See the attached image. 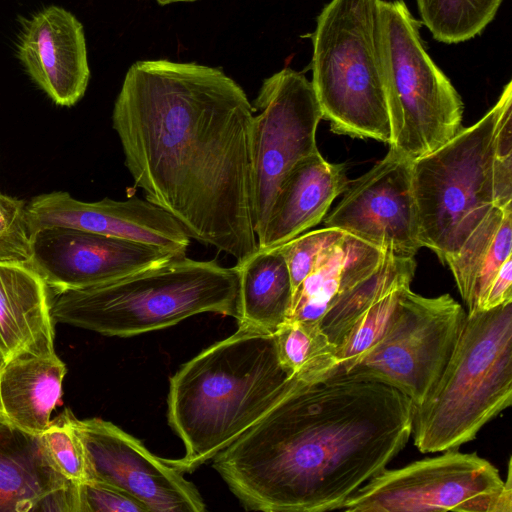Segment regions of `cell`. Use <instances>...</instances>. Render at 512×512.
Wrapping results in <instances>:
<instances>
[{"instance_id":"1","label":"cell","mask_w":512,"mask_h":512,"mask_svg":"<svg viewBox=\"0 0 512 512\" xmlns=\"http://www.w3.org/2000/svg\"><path fill=\"white\" fill-rule=\"evenodd\" d=\"M254 111L221 69L161 59L129 67L112 113L145 199L236 264L258 250L250 200Z\"/></svg>"},{"instance_id":"2","label":"cell","mask_w":512,"mask_h":512,"mask_svg":"<svg viewBox=\"0 0 512 512\" xmlns=\"http://www.w3.org/2000/svg\"><path fill=\"white\" fill-rule=\"evenodd\" d=\"M413 408L376 381H301L220 451L213 467L248 509L340 510L406 446Z\"/></svg>"},{"instance_id":"3","label":"cell","mask_w":512,"mask_h":512,"mask_svg":"<svg viewBox=\"0 0 512 512\" xmlns=\"http://www.w3.org/2000/svg\"><path fill=\"white\" fill-rule=\"evenodd\" d=\"M301 381L307 380L291 376L280 364L274 334L238 328L170 377L167 417L185 454L165 460L181 472L194 471L235 442Z\"/></svg>"},{"instance_id":"4","label":"cell","mask_w":512,"mask_h":512,"mask_svg":"<svg viewBox=\"0 0 512 512\" xmlns=\"http://www.w3.org/2000/svg\"><path fill=\"white\" fill-rule=\"evenodd\" d=\"M238 310L236 269L186 255L99 285L55 292L50 307L54 323L118 337L165 329L206 312L237 319Z\"/></svg>"},{"instance_id":"5","label":"cell","mask_w":512,"mask_h":512,"mask_svg":"<svg viewBox=\"0 0 512 512\" xmlns=\"http://www.w3.org/2000/svg\"><path fill=\"white\" fill-rule=\"evenodd\" d=\"M512 402V302L466 315L438 381L413 408L414 445L422 453L474 440Z\"/></svg>"},{"instance_id":"6","label":"cell","mask_w":512,"mask_h":512,"mask_svg":"<svg viewBox=\"0 0 512 512\" xmlns=\"http://www.w3.org/2000/svg\"><path fill=\"white\" fill-rule=\"evenodd\" d=\"M512 82L475 124L412 162L419 240L445 263L494 206L512 205L496 171L497 128Z\"/></svg>"},{"instance_id":"7","label":"cell","mask_w":512,"mask_h":512,"mask_svg":"<svg viewBox=\"0 0 512 512\" xmlns=\"http://www.w3.org/2000/svg\"><path fill=\"white\" fill-rule=\"evenodd\" d=\"M379 0H331L312 35V87L336 134L390 143L378 49Z\"/></svg>"},{"instance_id":"8","label":"cell","mask_w":512,"mask_h":512,"mask_svg":"<svg viewBox=\"0 0 512 512\" xmlns=\"http://www.w3.org/2000/svg\"><path fill=\"white\" fill-rule=\"evenodd\" d=\"M420 26L403 0H379L377 49L391 126L389 145L411 162L463 128L461 97L427 53Z\"/></svg>"},{"instance_id":"9","label":"cell","mask_w":512,"mask_h":512,"mask_svg":"<svg viewBox=\"0 0 512 512\" xmlns=\"http://www.w3.org/2000/svg\"><path fill=\"white\" fill-rule=\"evenodd\" d=\"M397 469L385 468L358 488L346 512H512L511 458L507 477L477 453L458 448Z\"/></svg>"},{"instance_id":"10","label":"cell","mask_w":512,"mask_h":512,"mask_svg":"<svg viewBox=\"0 0 512 512\" xmlns=\"http://www.w3.org/2000/svg\"><path fill=\"white\" fill-rule=\"evenodd\" d=\"M466 315L449 294L424 297L403 286L381 338L343 375L386 384L418 406L444 370Z\"/></svg>"},{"instance_id":"11","label":"cell","mask_w":512,"mask_h":512,"mask_svg":"<svg viewBox=\"0 0 512 512\" xmlns=\"http://www.w3.org/2000/svg\"><path fill=\"white\" fill-rule=\"evenodd\" d=\"M253 104L259 114L253 116L250 132V200L258 238L283 177L318 151L322 113L311 82L290 68L266 78Z\"/></svg>"},{"instance_id":"12","label":"cell","mask_w":512,"mask_h":512,"mask_svg":"<svg viewBox=\"0 0 512 512\" xmlns=\"http://www.w3.org/2000/svg\"><path fill=\"white\" fill-rule=\"evenodd\" d=\"M90 480L129 493L150 512H202L205 503L195 485L164 458L152 454L140 440L100 418L79 420Z\"/></svg>"},{"instance_id":"13","label":"cell","mask_w":512,"mask_h":512,"mask_svg":"<svg viewBox=\"0 0 512 512\" xmlns=\"http://www.w3.org/2000/svg\"><path fill=\"white\" fill-rule=\"evenodd\" d=\"M383 251L415 257L422 247L412 188V162L394 151L349 183L325 220Z\"/></svg>"},{"instance_id":"14","label":"cell","mask_w":512,"mask_h":512,"mask_svg":"<svg viewBox=\"0 0 512 512\" xmlns=\"http://www.w3.org/2000/svg\"><path fill=\"white\" fill-rule=\"evenodd\" d=\"M31 243L29 265L55 292L99 285L181 256L152 245L61 226L40 229Z\"/></svg>"},{"instance_id":"15","label":"cell","mask_w":512,"mask_h":512,"mask_svg":"<svg viewBox=\"0 0 512 512\" xmlns=\"http://www.w3.org/2000/svg\"><path fill=\"white\" fill-rule=\"evenodd\" d=\"M26 217L31 238L40 229L61 226L152 245L175 255H186L190 244L173 216L136 197L84 202L67 192H51L26 203Z\"/></svg>"},{"instance_id":"16","label":"cell","mask_w":512,"mask_h":512,"mask_svg":"<svg viewBox=\"0 0 512 512\" xmlns=\"http://www.w3.org/2000/svg\"><path fill=\"white\" fill-rule=\"evenodd\" d=\"M22 26L17 53L27 73L55 104L73 106L90 79L82 24L64 8L49 6Z\"/></svg>"},{"instance_id":"17","label":"cell","mask_w":512,"mask_h":512,"mask_svg":"<svg viewBox=\"0 0 512 512\" xmlns=\"http://www.w3.org/2000/svg\"><path fill=\"white\" fill-rule=\"evenodd\" d=\"M349 183L345 166L326 161L319 150L299 160L278 187L258 249L279 247L316 226Z\"/></svg>"},{"instance_id":"18","label":"cell","mask_w":512,"mask_h":512,"mask_svg":"<svg viewBox=\"0 0 512 512\" xmlns=\"http://www.w3.org/2000/svg\"><path fill=\"white\" fill-rule=\"evenodd\" d=\"M66 366L54 341L27 349L0 365V423L40 435L62 396Z\"/></svg>"},{"instance_id":"19","label":"cell","mask_w":512,"mask_h":512,"mask_svg":"<svg viewBox=\"0 0 512 512\" xmlns=\"http://www.w3.org/2000/svg\"><path fill=\"white\" fill-rule=\"evenodd\" d=\"M48 289L29 264L0 263V355L3 360L54 341Z\"/></svg>"},{"instance_id":"20","label":"cell","mask_w":512,"mask_h":512,"mask_svg":"<svg viewBox=\"0 0 512 512\" xmlns=\"http://www.w3.org/2000/svg\"><path fill=\"white\" fill-rule=\"evenodd\" d=\"M69 484L52 468L40 435L0 423V512L44 511Z\"/></svg>"},{"instance_id":"21","label":"cell","mask_w":512,"mask_h":512,"mask_svg":"<svg viewBox=\"0 0 512 512\" xmlns=\"http://www.w3.org/2000/svg\"><path fill=\"white\" fill-rule=\"evenodd\" d=\"M234 268L239 279L238 328L274 334L287 321L293 297L279 247L258 249Z\"/></svg>"},{"instance_id":"22","label":"cell","mask_w":512,"mask_h":512,"mask_svg":"<svg viewBox=\"0 0 512 512\" xmlns=\"http://www.w3.org/2000/svg\"><path fill=\"white\" fill-rule=\"evenodd\" d=\"M512 257V205L494 206L445 262L455 279L468 314L480 310L492 278Z\"/></svg>"},{"instance_id":"23","label":"cell","mask_w":512,"mask_h":512,"mask_svg":"<svg viewBox=\"0 0 512 512\" xmlns=\"http://www.w3.org/2000/svg\"><path fill=\"white\" fill-rule=\"evenodd\" d=\"M386 251L346 234L297 287L287 320L319 322L334 299L372 272Z\"/></svg>"},{"instance_id":"24","label":"cell","mask_w":512,"mask_h":512,"mask_svg":"<svg viewBox=\"0 0 512 512\" xmlns=\"http://www.w3.org/2000/svg\"><path fill=\"white\" fill-rule=\"evenodd\" d=\"M415 269V257H402L386 251L382 262L372 272L339 294L319 321L335 347L370 305L402 286H410Z\"/></svg>"},{"instance_id":"25","label":"cell","mask_w":512,"mask_h":512,"mask_svg":"<svg viewBox=\"0 0 512 512\" xmlns=\"http://www.w3.org/2000/svg\"><path fill=\"white\" fill-rule=\"evenodd\" d=\"M274 339L279 362L291 376L318 383L336 374V347L319 322L289 319Z\"/></svg>"},{"instance_id":"26","label":"cell","mask_w":512,"mask_h":512,"mask_svg":"<svg viewBox=\"0 0 512 512\" xmlns=\"http://www.w3.org/2000/svg\"><path fill=\"white\" fill-rule=\"evenodd\" d=\"M503 0H416L424 25L439 42H464L494 19Z\"/></svg>"},{"instance_id":"27","label":"cell","mask_w":512,"mask_h":512,"mask_svg":"<svg viewBox=\"0 0 512 512\" xmlns=\"http://www.w3.org/2000/svg\"><path fill=\"white\" fill-rule=\"evenodd\" d=\"M75 418L70 409H65L50 421L40 439L52 468L70 483L78 484L90 480V472Z\"/></svg>"},{"instance_id":"28","label":"cell","mask_w":512,"mask_h":512,"mask_svg":"<svg viewBox=\"0 0 512 512\" xmlns=\"http://www.w3.org/2000/svg\"><path fill=\"white\" fill-rule=\"evenodd\" d=\"M400 288L378 299L352 323L336 347L338 368L334 376L346 374L378 342L395 307Z\"/></svg>"},{"instance_id":"29","label":"cell","mask_w":512,"mask_h":512,"mask_svg":"<svg viewBox=\"0 0 512 512\" xmlns=\"http://www.w3.org/2000/svg\"><path fill=\"white\" fill-rule=\"evenodd\" d=\"M345 233L325 227L301 234L279 246L285 258L293 293L300 283L337 247Z\"/></svg>"},{"instance_id":"30","label":"cell","mask_w":512,"mask_h":512,"mask_svg":"<svg viewBox=\"0 0 512 512\" xmlns=\"http://www.w3.org/2000/svg\"><path fill=\"white\" fill-rule=\"evenodd\" d=\"M31 254L26 203L0 193V263L29 264Z\"/></svg>"},{"instance_id":"31","label":"cell","mask_w":512,"mask_h":512,"mask_svg":"<svg viewBox=\"0 0 512 512\" xmlns=\"http://www.w3.org/2000/svg\"><path fill=\"white\" fill-rule=\"evenodd\" d=\"M76 512H150L141 501L98 480L75 484Z\"/></svg>"},{"instance_id":"32","label":"cell","mask_w":512,"mask_h":512,"mask_svg":"<svg viewBox=\"0 0 512 512\" xmlns=\"http://www.w3.org/2000/svg\"><path fill=\"white\" fill-rule=\"evenodd\" d=\"M509 302H512V257L504 262L492 278L479 311L493 309Z\"/></svg>"},{"instance_id":"33","label":"cell","mask_w":512,"mask_h":512,"mask_svg":"<svg viewBox=\"0 0 512 512\" xmlns=\"http://www.w3.org/2000/svg\"><path fill=\"white\" fill-rule=\"evenodd\" d=\"M154 1H156L159 5L165 6V5H170V4H174V3H191V2L198 1V0H154Z\"/></svg>"},{"instance_id":"34","label":"cell","mask_w":512,"mask_h":512,"mask_svg":"<svg viewBox=\"0 0 512 512\" xmlns=\"http://www.w3.org/2000/svg\"><path fill=\"white\" fill-rule=\"evenodd\" d=\"M2 362H3V358H2V356L0 355V365L2 364Z\"/></svg>"}]
</instances>
